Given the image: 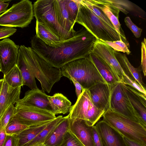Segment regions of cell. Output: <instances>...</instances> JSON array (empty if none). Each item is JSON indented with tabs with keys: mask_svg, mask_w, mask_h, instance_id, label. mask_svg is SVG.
<instances>
[{
	"mask_svg": "<svg viewBox=\"0 0 146 146\" xmlns=\"http://www.w3.org/2000/svg\"><path fill=\"white\" fill-rule=\"evenodd\" d=\"M97 39L82 27L56 47L47 45L35 35L31 39V48L50 66L60 68L73 60L88 57Z\"/></svg>",
	"mask_w": 146,
	"mask_h": 146,
	"instance_id": "6da1fadb",
	"label": "cell"
},
{
	"mask_svg": "<svg viewBox=\"0 0 146 146\" xmlns=\"http://www.w3.org/2000/svg\"><path fill=\"white\" fill-rule=\"evenodd\" d=\"M18 57L40 82L42 91L49 93L62 76L60 69L51 66L30 47L21 45Z\"/></svg>",
	"mask_w": 146,
	"mask_h": 146,
	"instance_id": "7a4b0ae2",
	"label": "cell"
},
{
	"mask_svg": "<svg viewBox=\"0 0 146 146\" xmlns=\"http://www.w3.org/2000/svg\"><path fill=\"white\" fill-rule=\"evenodd\" d=\"M60 68L62 76L72 77L83 89L88 90L99 83L107 84L88 56L70 62Z\"/></svg>",
	"mask_w": 146,
	"mask_h": 146,
	"instance_id": "3957f363",
	"label": "cell"
},
{
	"mask_svg": "<svg viewBox=\"0 0 146 146\" xmlns=\"http://www.w3.org/2000/svg\"><path fill=\"white\" fill-rule=\"evenodd\" d=\"M103 120L123 137L146 146V127L139 123L114 112L109 108L103 114Z\"/></svg>",
	"mask_w": 146,
	"mask_h": 146,
	"instance_id": "277c9868",
	"label": "cell"
},
{
	"mask_svg": "<svg viewBox=\"0 0 146 146\" xmlns=\"http://www.w3.org/2000/svg\"><path fill=\"white\" fill-rule=\"evenodd\" d=\"M80 2L76 23L83 26L97 39L109 41L120 40L114 28L105 23Z\"/></svg>",
	"mask_w": 146,
	"mask_h": 146,
	"instance_id": "5b68a950",
	"label": "cell"
},
{
	"mask_svg": "<svg viewBox=\"0 0 146 146\" xmlns=\"http://www.w3.org/2000/svg\"><path fill=\"white\" fill-rule=\"evenodd\" d=\"M33 6L34 16L36 22L43 24L61 42L74 36L75 33L66 30L58 23L55 11L54 0H38L34 2Z\"/></svg>",
	"mask_w": 146,
	"mask_h": 146,
	"instance_id": "8992f818",
	"label": "cell"
},
{
	"mask_svg": "<svg viewBox=\"0 0 146 146\" xmlns=\"http://www.w3.org/2000/svg\"><path fill=\"white\" fill-rule=\"evenodd\" d=\"M33 6L28 0L13 4L0 15V26L21 28L27 27L34 17Z\"/></svg>",
	"mask_w": 146,
	"mask_h": 146,
	"instance_id": "52a82bcc",
	"label": "cell"
},
{
	"mask_svg": "<svg viewBox=\"0 0 146 146\" xmlns=\"http://www.w3.org/2000/svg\"><path fill=\"white\" fill-rule=\"evenodd\" d=\"M69 112L68 116L70 119L84 120L91 126L94 125L105 112L94 106L88 90L85 89H82L81 94Z\"/></svg>",
	"mask_w": 146,
	"mask_h": 146,
	"instance_id": "ba28073f",
	"label": "cell"
},
{
	"mask_svg": "<svg viewBox=\"0 0 146 146\" xmlns=\"http://www.w3.org/2000/svg\"><path fill=\"white\" fill-rule=\"evenodd\" d=\"M15 107V113L11 120L29 127L46 124L56 117L51 111L17 102Z\"/></svg>",
	"mask_w": 146,
	"mask_h": 146,
	"instance_id": "9c48e42d",
	"label": "cell"
},
{
	"mask_svg": "<svg viewBox=\"0 0 146 146\" xmlns=\"http://www.w3.org/2000/svg\"><path fill=\"white\" fill-rule=\"evenodd\" d=\"M109 109L112 111L145 125L133 109L125 92L122 83L110 86Z\"/></svg>",
	"mask_w": 146,
	"mask_h": 146,
	"instance_id": "30bf717a",
	"label": "cell"
},
{
	"mask_svg": "<svg viewBox=\"0 0 146 146\" xmlns=\"http://www.w3.org/2000/svg\"><path fill=\"white\" fill-rule=\"evenodd\" d=\"M19 47L9 38L0 41V63L1 72L4 75L17 64Z\"/></svg>",
	"mask_w": 146,
	"mask_h": 146,
	"instance_id": "8fae6325",
	"label": "cell"
},
{
	"mask_svg": "<svg viewBox=\"0 0 146 146\" xmlns=\"http://www.w3.org/2000/svg\"><path fill=\"white\" fill-rule=\"evenodd\" d=\"M89 0L93 5L102 11L112 23L119 35L120 40L122 41L129 47V42L126 39L119 20L120 11L119 7L109 0Z\"/></svg>",
	"mask_w": 146,
	"mask_h": 146,
	"instance_id": "7c38bea8",
	"label": "cell"
},
{
	"mask_svg": "<svg viewBox=\"0 0 146 146\" xmlns=\"http://www.w3.org/2000/svg\"><path fill=\"white\" fill-rule=\"evenodd\" d=\"M114 52L110 46L98 39H96L92 51L112 69L121 82L124 72Z\"/></svg>",
	"mask_w": 146,
	"mask_h": 146,
	"instance_id": "4fadbf2b",
	"label": "cell"
},
{
	"mask_svg": "<svg viewBox=\"0 0 146 146\" xmlns=\"http://www.w3.org/2000/svg\"><path fill=\"white\" fill-rule=\"evenodd\" d=\"M88 90L91 101L97 108L105 112L109 108L110 86L106 83H99Z\"/></svg>",
	"mask_w": 146,
	"mask_h": 146,
	"instance_id": "5bb4252c",
	"label": "cell"
},
{
	"mask_svg": "<svg viewBox=\"0 0 146 146\" xmlns=\"http://www.w3.org/2000/svg\"><path fill=\"white\" fill-rule=\"evenodd\" d=\"M102 139L103 146H127L123 136L103 120L95 125Z\"/></svg>",
	"mask_w": 146,
	"mask_h": 146,
	"instance_id": "9a60e30c",
	"label": "cell"
},
{
	"mask_svg": "<svg viewBox=\"0 0 146 146\" xmlns=\"http://www.w3.org/2000/svg\"><path fill=\"white\" fill-rule=\"evenodd\" d=\"M126 95L135 112L146 126V95L122 83Z\"/></svg>",
	"mask_w": 146,
	"mask_h": 146,
	"instance_id": "2e32d148",
	"label": "cell"
},
{
	"mask_svg": "<svg viewBox=\"0 0 146 146\" xmlns=\"http://www.w3.org/2000/svg\"><path fill=\"white\" fill-rule=\"evenodd\" d=\"M92 127L84 120L69 118V130L84 146H94Z\"/></svg>",
	"mask_w": 146,
	"mask_h": 146,
	"instance_id": "e0dca14e",
	"label": "cell"
},
{
	"mask_svg": "<svg viewBox=\"0 0 146 146\" xmlns=\"http://www.w3.org/2000/svg\"><path fill=\"white\" fill-rule=\"evenodd\" d=\"M48 96L42 91L39 89L31 90L27 92L23 98L20 99L17 102L53 112Z\"/></svg>",
	"mask_w": 146,
	"mask_h": 146,
	"instance_id": "ac0fdd59",
	"label": "cell"
},
{
	"mask_svg": "<svg viewBox=\"0 0 146 146\" xmlns=\"http://www.w3.org/2000/svg\"><path fill=\"white\" fill-rule=\"evenodd\" d=\"M0 95V117L11 105L20 100L21 87L15 88L9 86L3 79Z\"/></svg>",
	"mask_w": 146,
	"mask_h": 146,
	"instance_id": "d6986e66",
	"label": "cell"
},
{
	"mask_svg": "<svg viewBox=\"0 0 146 146\" xmlns=\"http://www.w3.org/2000/svg\"><path fill=\"white\" fill-rule=\"evenodd\" d=\"M88 57L108 84L111 86L121 82L116 73L101 58L92 52Z\"/></svg>",
	"mask_w": 146,
	"mask_h": 146,
	"instance_id": "ffe728a7",
	"label": "cell"
},
{
	"mask_svg": "<svg viewBox=\"0 0 146 146\" xmlns=\"http://www.w3.org/2000/svg\"><path fill=\"white\" fill-rule=\"evenodd\" d=\"M116 58L119 63L123 72L129 78L137 82L144 89L146 90L145 84L142 80L141 66L135 68L130 63L125 54L114 52Z\"/></svg>",
	"mask_w": 146,
	"mask_h": 146,
	"instance_id": "44dd1931",
	"label": "cell"
},
{
	"mask_svg": "<svg viewBox=\"0 0 146 146\" xmlns=\"http://www.w3.org/2000/svg\"><path fill=\"white\" fill-rule=\"evenodd\" d=\"M56 14L60 26L68 31L75 33L73 29L74 24L72 22L66 9L65 0H54Z\"/></svg>",
	"mask_w": 146,
	"mask_h": 146,
	"instance_id": "7402d4cb",
	"label": "cell"
},
{
	"mask_svg": "<svg viewBox=\"0 0 146 146\" xmlns=\"http://www.w3.org/2000/svg\"><path fill=\"white\" fill-rule=\"evenodd\" d=\"M69 119L68 115L63 117L45 141V145L51 146L60 145L65 133L69 130Z\"/></svg>",
	"mask_w": 146,
	"mask_h": 146,
	"instance_id": "603a6c76",
	"label": "cell"
},
{
	"mask_svg": "<svg viewBox=\"0 0 146 146\" xmlns=\"http://www.w3.org/2000/svg\"><path fill=\"white\" fill-rule=\"evenodd\" d=\"M48 98L52 112L55 115L66 114L71 106V102L62 94L57 93L52 96H48Z\"/></svg>",
	"mask_w": 146,
	"mask_h": 146,
	"instance_id": "cb8c5ba5",
	"label": "cell"
},
{
	"mask_svg": "<svg viewBox=\"0 0 146 146\" xmlns=\"http://www.w3.org/2000/svg\"><path fill=\"white\" fill-rule=\"evenodd\" d=\"M35 29L36 37L50 46L56 47L64 42H61L42 23L36 22Z\"/></svg>",
	"mask_w": 146,
	"mask_h": 146,
	"instance_id": "d4e9b609",
	"label": "cell"
},
{
	"mask_svg": "<svg viewBox=\"0 0 146 146\" xmlns=\"http://www.w3.org/2000/svg\"><path fill=\"white\" fill-rule=\"evenodd\" d=\"M48 123L40 125L30 127L22 131L17 135L19 146H26L46 127Z\"/></svg>",
	"mask_w": 146,
	"mask_h": 146,
	"instance_id": "484cf974",
	"label": "cell"
},
{
	"mask_svg": "<svg viewBox=\"0 0 146 146\" xmlns=\"http://www.w3.org/2000/svg\"><path fill=\"white\" fill-rule=\"evenodd\" d=\"M63 117L62 115H60L49 122L46 127L26 146H31L38 143H44L59 123Z\"/></svg>",
	"mask_w": 146,
	"mask_h": 146,
	"instance_id": "4316f807",
	"label": "cell"
},
{
	"mask_svg": "<svg viewBox=\"0 0 146 146\" xmlns=\"http://www.w3.org/2000/svg\"><path fill=\"white\" fill-rule=\"evenodd\" d=\"M16 65L21 72L23 86H26L31 90L38 89L35 77L24 62L18 57Z\"/></svg>",
	"mask_w": 146,
	"mask_h": 146,
	"instance_id": "83f0119b",
	"label": "cell"
},
{
	"mask_svg": "<svg viewBox=\"0 0 146 146\" xmlns=\"http://www.w3.org/2000/svg\"><path fill=\"white\" fill-rule=\"evenodd\" d=\"M3 79L10 86L15 88L23 86L21 72L17 65L4 75Z\"/></svg>",
	"mask_w": 146,
	"mask_h": 146,
	"instance_id": "f1b7e54d",
	"label": "cell"
},
{
	"mask_svg": "<svg viewBox=\"0 0 146 146\" xmlns=\"http://www.w3.org/2000/svg\"><path fill=\"white\" fill-rule=\"evenodd\" d=\"M80 1L105 23L114 28L111 22L102 11L93 5L89 0H81Z\"/></svg>",
	"mask_w": 146,
	"mask_h": 146,
	"instance_id": "f546056e",
	"label": "cell"
},
{
	"mask_svg": "<svg viewBox=\"0 0 146 146\" xmlns=\"http://www.w3.org/2000/svg\"><path fill=\"white\" fill-rule=\"evenodd\" d=\"M65 0L66 9L72 22L75 25L80 6V0Z\"/></svg>",
	"mask_w": 146,
	"mask_h": 146,
	"instance_id": "4dcf8cb0",
	"label": "cell"
},
{
	"mask_svg": "<svg viewBox=\"0 0 146 146\" xmlns=\"http://www.w3.org/2000/svg\"><path fill=\"white\" fill-rule=\"evenodd\" d=\"M29 127L17 121L11 120L5 127V131L6 135H18Z\"/></svg>",
	"mask_w": 146,
	"mask_h": 146,
	"instance_id": "1f68e13d",
	"label": "cell"
},
{
	"mask_svg": "<svg viewBox=\"0 0 146 146\" xmlns=\"http://www.w3.org/2000/svg\"><path fill=\"white\" fill-rule=\"evenodd\" d=\"M59 146H84L69 130L64 136Z\"/></svg>",
	"mask_w": 146,
	"mask_h": 146,
	"instance_id": "d6a6232c",
	"label": "cell"
},
{
	"mask_svg": "<svg viewBox=\"0 0 146 146\" xmlns=\"http://www.w3.org/2000/svg\"><path fill=\"white\" fill-rule=\"evenodd\" d=\"M100 40L110 46L115 52H121L127 54L131 52L127 44L122 40L109 41Z\"/></svg>",
	"mask_w": 146,
	"mask_h": 146,
	"instance_id": "836d02e7",
	"label": "cell"
},
{
	"mask_svg": "<svg viewBox=\"0 0 146 146\" xmlns=\"http://www.w3.org/2000/svg\"><path fill=\"white\" fill-rule=\"evenodd\" d=\"M15 111L14 104L11 105L0 117V126L1 128L5 129L9 121L14 115Z\"/></svg>",
	"mask_w": 146,
	"mask_h": 146,
	"instance_id": "e575fe53",
	"label": "cell"
},
{
	"mask_svg": "<svg viewBox=\"0 0 146 146\" xmlns=\"http://www.w3.org/2000/svg\"><path fill=\"white\" fill-rule=\"evenodd\" d=\"M121 82L146 95V90L143 88L137 82L129 78L124 73Z\"/></svg>",
	"mask_w": 146,
	"mask_h": 146,
	"instance_id": "d590c367",
	"label": "cell"
},
{
	"mask_svg": "<svg viewBox=\"0 0 146 146\" xmlns=\"http://www.w3.org/2000/svg\"><path fill=\"white\" fill-rule=\"evenodd\" d=\"M124 21L126 25L131 31L135 36L137 38H139L141 35L142 29L134 24L129 17L125 18Z\"/></svg>",
	"mask_w": 146,
	"mask_h": 146,
	"instance_id": "8d00e7d4",
	"label": "cell"
},
{
	"mask_svg": "<svg viewBox=\"0 0 146 146\" xmlns=\"http://www.w3.org/2000/svg\"><path fill=\"white\" fill-rule=\"evenodd\" d=\"M19 139L16 135H7L3 146H19Z\"/></svg>",
	"mask_w": 146,
	"mask_h": 146,
	"instance_id": "74e56055",
	"label": "cell"
},
{
	"mask_svg": "<svg viewBox=\"0 0 146 146\" xmlns=\"http://www.w3.org/2000/svg\"><path fill=\"white\" fill-rule=\"evenodd\" d=\"M141 66L145 76L146 75V40L145 38L141 42Z\"/></svg>",
	"mask_w": 146,
	"mask_h": 146,
	"instance_id": "f35d334b",
	"label": "cell"
},
{
	"mask_svg": "<svg viewBox=\"0 0 146 146\" xmlns=\"http://www.w3.org/2000/svg\"><path fill=\"white\" fill-rule=\"evenodd\" d=\"M17 31L13 27H0V39L5 38L13 35Z\"/></svg>",
	"mask_w": 146,
	"mask_h": 146,
	"instance_id": "ab89813d",
	"label": "cell"
},
{
	"mask_svg": "<svg viewBox=\"0 0 146 146\" xmlns=\"http://www.w3.org/2000/svg\"><path fill=\"white\" fill-rule=\"evenodd\" d=\"M92 134L94 146H103L101 136L95 125L92 127Z\"/></svg>",
	"mask_w": 146,
	"mask_h": 146,
	"instance_id": "60d3db41",
	"label": "cell"
},
{
	"mask_svg": "<svg viewBox=\"0 0 146 146\" xmlns=\"http://www.w3.org/2000/svg\"><path fill=\"white\" fill-rule=\"evenodd\" d=\"M68 78L72 81L75 86L76 94L78 98L81 94L83 88L80 84L74 78L71 77Z\"/></svg>",
	"mask_w": 146,
	"mask_h": 146,
	"instance_id": "b9f144b4",
	"label": "cell"
},
{
	"mask_svg": "<svg viewBox=\"0 0 146 146\" xmlns=\"http://www.w3.org/2000/svg\"><path fill=\"white\" fill-rule=\"evenodd\" d=\"M9 0H0V15L2 13L5 12L7 10L9 3L5 2L7 1H10Z\"/></svg>",
	"mask_w": 146,
	"mask_h": 146,
	"instance_id": "7bdbcfd3",
	"label": "cell"
},
{
	"mask_svg": "<svg viewBox=\"0 0 146 146\" xmlns=\"http://www.w3.org/2000/svg\"><path fill=\"white\" fill-rule=\"evenodd\" d=\"M123 138L127 146H143L138 143L126 137H123Z\"/></svg>",
	"mask_w": 146,
	"mask_h": 146,
	"instance_id": "ee69618b",
	"label": "cell"
},
{
	"mask_svg": "<svg viewBox=\"0 0 146 146\" xmlns=\"http://www.w3.org/2000/svg\"><path fill=\"white\" fill-rule=\"evenodd\" d=\"M6 136L5 129H2L0 126V146H3Z\"/></svg>",
	"mask_w": 146,
	"mask_h": 146,
	"instance_id": "f6af8a7d",
	"label": "cell"
},
{
	"mask_svg": "<svg viewBox=\"0 0 146 146\" xmlns=\"http://www.w3.org/2000/svg\"><path fill=\"white\" fill-rule=\"evenodd\" d=\"M45 144L43 143H38L31 146H45Z\"/></svg>",
	"mask_w": 146,
	"mask_h": 146,
	"instance_id": "bcb514c9",
	"label": "cell"
},
{
	"mask_svg": "<svg viewBox=\"0 0 146 146\" xmlns=\"http://www.w3.org/2000/svg\"><path fill=\"white\" fill-rule=\"evenodd\" d=\"M3 81V78L0 79V95L2 88Z\"/></svg>",
	"mask_w": 146,
	"mask_h": 146,
	"instance_id": "7dc6e473",
	"label": "cell"
},
{
	"mask_svg": "<svg viewBox=\"0 0 146 146\" xmlns=\"http://www.w3.org/2000/svg\"><path fill=\"white\" fill-rule=\"evenodd\" d=\"M0 71L1 72V67L0 63Z\"/></svg>",
	"mask_w": 146,
	"mask_h": 146,
	"instance_id": "c3c4849f",
	"label": "cell"
},
{
	"mask_svg": "<svg viewBox=\"0 0 146 146\" xmlns=\"http://www.w3.org/2000/svg\"><path fill=\"white\" fill-rule=\"evenodd\" d=\"M45 145V146H50V145Z\"/></svg>",
	"mask_w": 146,
	"mask_h": 146,
	"instance_id": "681fc988",
	"label": "cell"
}]
</instances>
